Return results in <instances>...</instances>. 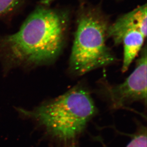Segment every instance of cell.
Returning <instances> with one entry per match:
<instances>
[{"mask_svg":"<svg viewBox=\"0 0 147 147\" xmlns=\"http://www.w3.org/2000/svg\"><path fill=\"white\" fill-rule=\"evenodd\" d=\"M69 19L67 10L40 4L17 32L0 36V64L6 69L51 64L65 45Z\"/></svg>","mask_w":147,"mask_h":147,"instance_id":"cell-1","label":"cell"},{"mask_svg":"<svg viewBox=\"0 0 147 147\" xmlns=\"http://www.w3.org/2000/svg\"><path fill=\"white\" fill-rule=\"evenodd\" d=\"M76 24L69 58L71 74L82 76L114 63L116 58L107 45L111 24L100 8L82 3Z\"/></svg>","mask_w":147,"mask_h":147,"instance_id":"cell-2","label":"cell"},{"mask_svg":"<svg viewBox=\"0 0 147 147\" xmlns=\"http://www.w3.org/2000/svg\"><path fill=\"white\" fill-rule=\"evenodd\" d=\"M97 113L90 92L82 84H78L26 114L52 137L67 142L80 134Z\"/></svg>","mask_w":147,"mask_h":147,"instance_id":"cell-3","label":"cell"},{"mask_svg":"<svg viewBox=\"0 0 147 147\" xmlns=\"http://www.w3.org/2000/svg\"><path fill=\"white\" fill-rule=\"evenodd\" d=\"M133 72L125 81L113 85L106 79L101 80L98 92L113 110L128 109L135 102L147 105V46L140 51Z\"/></svg>","mask_w":147,"mask_h":147,"instance_id":"cell-4","label":"cell"},{"mask_svg":"<svg viewBox=\"0 0 147 147\" xmlns=\"http://www.w3.org/2000/svg\"><path fill=\"white\" fill-rule=\"evenodd\" d=\"M147 16V5L145 4L121 16L113 24H110L108 38L112 39L114 45H119L124 35L134 30L140 31L146 37Z\"/></svg>","mask_w":147,"mask_h":147,"instance_id":"cell-5","label":"cell"},{"mask_svg":"<svg viewBox=\"0 0 147 147\" xmlns=\"http://www.w3.org/2000/svg\"><path fill=\"white\" fill-rule=\"evenodd\" d=\"M146 38L137 30L129 31L124 35L121 43L123 47L122 72H126L129 69L131 63L140 53Z\"/></svg>","mask_w":147,"mask_h":147,"instance_id":"cell-6","label":"cell"},{"mask_svg":"<svg viewBox=\"0 0 147 147\" xmlns=\"http://www.w3.org/2000/svg\"><path fill=\"white\" fill-rule=\"evenodd\" d=\"M131 140L126 147H147V128L139 125L136 132L131 135ZM104 147L105 146H104Z\"/></svg>","mask_w":147,"mask_h":147,"instance_id":"cell-7","label":"cell"},{"mask_svg":"<svg viewBox=\"0 0 147 147\" xmlns=\"http://www.w3.org/2000/svg\"><path fill=\"white\" fill-rule=\"evenodd\" d=\"M23 0H0V18L11 15L21 6Z\"/></svg>","mask_w":147,"mask_h":147,"instance_id":"cell-8","label":"cell"},{"mask_svg":"<svg viewBox=\"0 0 147 147\" xmlns=\"http://www.w3.org/2000/svg\"><path fill=\"white\" fill-rule=\"evenodd\" d=\"M54 1L55 0H40V4L48 6Z\"/></svg>","mask_w":147,"mask_h":147,"instance_id":"cell-9","label":"cell"},{"mask_svg":"<svg viewBox=\"0 0 147 147\" xmlns=\"http://www.w3.org/2000/svg\"><path fill=\"white\" fill-rule=\"evenodd\" d=\"M68 147H77L76 146H75L74 145H70Z\"/></svg>","mask_w":147,"mask_h":147,"instance_id":"cell-10","label":"cell"}]
</instances>
